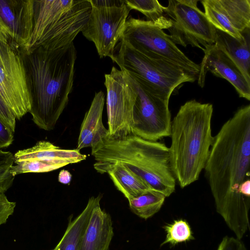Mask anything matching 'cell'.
Masks as SVG:
<instances>
[{"instance_id": "obj_9", "label": "cell", "mask_w": 250, "mask_h": 250, "mask_svg": "<svg viewBox=\"0 0 250 250\" xmlns=\"http://www.w3.org/2000/svg\"><path fill=\"white\" fill-rule=\"evenodd\" d=\"M90 15L83 35L92 42L102 58L110 57L120 41L130 9L123 0H89Z\"/></svg>"}, {"instance_id": "obj_17", "label": "cell", "mask_w": 250, "mask_h": 250, "mask_svg": "<svg viewBox=\"0 0 250 250\" xmlns=\"http://www.w3.org/2000/svg\"><path fill=\"white\" fill-rule=\"evenodd\" d=\"M113 235L111 217L101 208L99 202L92 211L79 250H108Z\"/></svg>"}, {"instance_id": "obj_22", "label": "cell", "mask_w": 250, "mask_h": 250, "mask_svg": "<svg viewBox=\"0 0 250 250\" xmlns=\"http://www.w3.org/2000/svg\"><path fill=\"white\" fill-rule=\"evenodd\" d=\"M166 198L160 192L151 188L128 201L131 211L138 216L146 220L160 210Z\"/></svg>"}, {"instance_id": "obj_16", "label": "cell", "mask_w": 250, "mask_h": 250, "mask_svg": "<svg viewBox=\"0 0 250 250\" xmlns=\"http://www.w3.org/2000/svg\"><path fill=\"white\" fill-rule=\"evenodd\" d=\"M204 56L200 64L198 84L203 87L207 73L224 79L234 87L240 97L250 100V83L235 63L215 43L203 50Z\"/></svg>"}, {"instance_id": "obj_18", "label": "cell", "mask_w": 250, "mask_h": 250, "mask_svg": "<svg viewBox=\"0 0 250 250\" xmlns=\"http://www.w3.org/2000/svg\"><path fill=\"white\" fill-rule=\"evenodd\" d=\"M94 167L101 174L107 173L117 189L128 200L152 188L143 179L121 164L97 162L94 164Z\"/></svg>"}, {"instance_id": "obj_24", "label": "cell", "mask_w": 250, "mask_h": 250, "mask_svg": "<svg viewBox=\"0 0 250 250\" xmlns=\"http://www.w3.org/2000/svg\"><path fill=\"white\" fill-rule=\"evenodd\" d=\"M163 228L167 234L166 239L161 244V247L167 243L175 246L178 243L194 239L188 223L185 220H174L171 224L165 226Z\"/></svg>"}, {"instance_id": "obj_10", "label": "cell", "mask_w": 250, "mask_h": 250, "mask_svg": "<svg viewBox=\"0 0 250 250\" xmlns=\"http://www.w3.org/2000/svg\"><path fill=\"white\" fill-rule=\"evenodd\" d=\"M24 50L0 39V97L18 120L31 108Z\"/></svg>"}, {"instance_id": "obj_21", "label": "cell", "mask_w": 250, "mask_h": 250, "mask_svg": "<svg viewBox=\"0 0 250 250\" xmlns=\"http://www.w3.org/2000/svg\"><path fill=\"white\" fill-rule=\"evenodd\" d=\"M102 196L100 193L96 197H90L83 211L74 219L70 218L63 236L52 250H79L82 238L92 211L95 205L100 202Z\"/></svg>"}, {"instance_id": "obj_30", "label": "cell", "mask_w": 250, "mask_h": 250, "mask_svg": "<svg viewBox=\"0 0 250 250\" xmlns=\"http://www.w3.org/2000/svg\"><path fill=\"white\" fill-rule=\"evenodd\" d=\"M72 179V175L69 171L65 169H62L59 172L58 176V181L63 184H69Z\"/></svg>"}, {"instance_id": "obj_23", "label": "cell", "mask_w": 250, "mask_h": 250, "mask_svg": "<svg viewBox=\"0 0 250 250\" xmlns=\"http://www.w3.org/2000/svg\"><path fill=\"white\" fill-rule=\"evenodd\" d=\"M125 3L131 10L134 9L144 14L147 21L153 23L162 30L170 26L164 12V6L157 0H125Z\"/></svg>"}, {"instance_id": "obj_19", "label": "cell", "mask_w": 250, "mask_h": 250, "mask_svg": "<svg viewBox=\"0 0 250 250\" xmlns=\"http://www.w3.org/2000/svg\"><path fill=\"white\" fill-rule=\"evenodd\" d=\"M104 94L102 91L96 93L88 110L83 121L78 140L77 149L92 147L100 139L108 134L103 125L102 114Z\"/></svg>"}, {"instance_id": "obj_5", "label": "cell", "mask_w": 250, "mask_h": 250, "mask_svg": "<svg viewBox=\"0 0 250 250\" xmlns=\"http://www.w3.org/2000/svg\"><path fill=\"white\" fill-rule=\"evenodd\" d=\"M89 0H39L34 2V24L26 51L53 50L73 42L89 20Z\"/></svg>"}, {"instance_id": "obj_7", "label": "cell", "mask_w": 250, "mask_h": 250, "mask_svg": "<svg viewBox=\"0 0 250 250\" xmlns=\"http://www.w3.org/2000/svg\"><path fill=\"white\" fill-rule=\"evenodd\" d=\"M121 40L149 59L176 65L198 77L200 64L188 57L168 35L151 21L129 18Z\"/></svg>"}, {"instance_id": "obj_12", "label": "cell", "mask_w": 250, "mask_h": 250, "mask_svg": "<svg viewBox=\"0 0 250 250\" xmlns=\"http://www.w3.org/2000/svg\"><path fill=\"white\" fill-rule=\"evenodd\" d=\"M131 79L137 92L133 111L132 134L151 141L169 137L171 119L169 101L145 89Z\"/></svg>"}, {"instance_id": "obj_25", "label": "cell", "mask_w": 250, "mask_h": 250, "mask_svg": "<svg viewBox=\"0 0 250 250\" xmlns=\"http://www.w3.org/2000/svg\"><path fill=\"white\" fill-rule=\"evenodd\" d=\"M14 154L0 149V193H4L13 184L15 176L11 172Z\"/></svg>"}, {"instance_id": "obj_2", "label": "cell", "mask_w": 250, "mask_h": 250, "mask_svg": "<svg viewBox=\"0 0 250 250\" xmlns=\"http://www.w3.org/2000/svg\"><path fill=\"white\" fill-rule=\"evenodd\" d=\"M77 51L73 42L57 49L37 47L23 52L29 113L35 125L53 130L66 106L72 90Z\"/></svg>"}, {"instance_id": "obj_13", "label": "cell", "mask_w": 250, "mask_h": 250, "mask_svg": "<svg viewBox=\"0 0 250 250\" xmlns=\"http://www.w3.org/2000/svg\"><path fill=\"white\" fill-rule=\"evenodd\" d=\"M86 158L77 149H62L49 141H40L14 154L11 172L15 177L22 173L47 172L81 162Z\"/></svg>"}, {"instance_id": "obj_3", "label": "cell", "mask_w": 250, "mask_h": 250, "mask_svg": "<svg viewBox=\"0 0 250 250\" xmlns=\"http://www.w3.org/2000/svg\"><path fill=\"white\" fill-rule=\"evenodd\" d=\"M213 106L195 100L181 105L171 121L169 148L172 171L184 188L198 180L213 144Z\"/></svg>"}, {"instance_id": "obj_6", "label": "cell", "mask_w": 250, "mask_h": 250, "mask_svg": "<svg viewBox=\"0 0 250 250\" xmlns=\"http://www.w3.org/2000/svg\"><path fill=\"white\" fill-rule=\"evenodd\" d=\"M110 58L142 88L167 101L180 85L198 78L176 65L149 59L122 40Z\"/></svg>"}, {"instance_id": "obj_26", "label": "cell", "mask_w": 250, "mask_h": 250, "mask_svg": "<svg viewBox=\"0 0 250 250\" xmlns=\"http://www.w3.org/2000/svg\"><path fill=\"white\" fill-rule=\"evenodd\" d=\"M16 206V202L9 200L4 193H0V226L13 214Z\"/></svg>"}, {"instance_id": "obj_11", "label": "cell", "mask_w": 250, "mask_h": 250, "mask_svg": "<svg viewBox=\"0 0 250 250\" xmlns=\"http://www.w3.org/2000/svg\"><path fill=\"white\" fill-rule=\"evenodd\" d=\"M108 135L120 138L132 134L133 107L137 92L131 78L115 67L104 76Z\"/></svg>"}, {"instance_id": "obj_27", "label": "cell", "mask_w": 250, "mask_h": 250, "mask_svg": "<svg viewBox=\"0 0 250 250\" xmlns=\"http://www.w3.org/2000/svg\"><path fill=\"white\" fill-rule=\"evenodd\" d=\"M0 121L14 133L16 119L11 111L0 97Z\"/></svg>"}, {"instance_id": "obj_4", "label": "cell", "mask_w": 250, "mask_h": 250, "mask_svg": "<svg viewBox=\"0 0 250 250\" xmlns=\"http://www.w3.org/2000/svg\"><path fill=\"white\" fill-rule=\"evenodd\" d=\"M91 154L97 162L121 164L166 197L175 191L176 180L164 143L133 134L113 138L107 134L91 147Z\"/></svg>"}, {"instance_id": "obj_29", "label": "cell", "mask_w": 250, "mask_h": 250, "mask_svg": "<svg viewBox=\"0 0 250 250\" xmlns=\"http://www.w3.org/2000/svg\"><path fill=\"white\" fill-rule=\"evenodd\" d=\"M14 141V133L0 121V149L9 146Z\"/></svg>"}, {"instance_id": "obj_8", "label": "cell", "mask_w": 250, "mask_h": 250, "mask_svg": "<svg viewBox=\"0 0 250 250\" xmlns=\"http://www.w3.org/2000/svg\"><path fill=\"white\" fill-rule=\"evenodd\" d=\"M198 0H169L164 7L169 36L176 44L204 50L215 42L216 29L198 7Z\"/></svg>"}, {"instance_id": "obj_20", "label": "cell", "mask_w": 250, "mask_h": 250, "mask_svg": "<svg viewBox=\"0 0 250 250\" xmlns=\"http://www.w3.org/2000/svg\"><path fill=\"white\" fill-rule=\"evenodd\" d=\"M241 40L216 29L215 44L235 63L250 83V28Z\"/></svg>"}, {"instance_id": "obj_15", "label": "cell", "mask_w": 250, "mask_h": 250, "mask_svg": "<svg viewBox=\"0 0 250 250\" xmlns=\"http://www.w3.org/2000/svg\"><path fill=\"white\" fill-rule=\"evenodd\" d=\"M206 17L215 27L241 40L250 28V0H203Z\"/></svg>"}, {"instance_id": "obj_28", "label": "cell", "mask_w": 250, "mask_h": 250, "mask_svg": "<svg viewBox=\"0 0 250 250\" xmlns=\"http://www.w3.org/2000/svg\"><path fill=\"white\" fill-rule=\"evenodd\" d=\"M217 250H247L244 243L237 238L226 236L218 246Z\"/></svg>"}, {"instance_id": "obj_14", "label": "cell", "mask_w": 250, "mask_h": 250, "mask_svg": "<svg viewBox=\"0 0 250 250\" xmlns=\"http://www.w3.org/2000/svg\"><path fill=\"white\" fill-rule=\"evenodd\" d=\"M34 0H0V39L25 48L34 24Z\"/></svg>"}, {"instance_id": "obj_1", "label": "cell", "mask_w": 250, "mask_h": 250, "mask_svg": "<svg viewBox=\"0 0 250 250\" xmlns=\"http://www.w3.org/2000/svg\"><path fill=\"white\" fill-rule=\"evenodd\" d=\"M250 105L238 108L222 126L204 169L217 212L241 240L249 228L250 198L241 187L250 180Z\"/></svg>"}]
</instances>
